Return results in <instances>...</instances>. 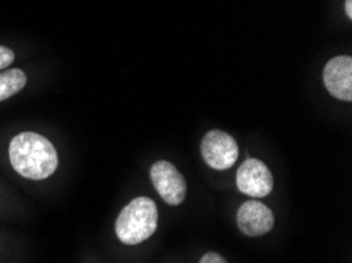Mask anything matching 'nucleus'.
Returning a JSON list of instances; mask_svg holds the SVG:
<instances>
[{"instance_id":"f257e3e1","label":"nucleus","mask_w":352,"mask_h":263,"mask_svg":"<svg viewBox=\"0 0 352 263\" xmlns=\"http://www.w3.org/2000/svg\"><path fill=\"white\" fill-rule=\"evenodd\" d=\"M10 163L19 175L29 180H45L54 174L58 164L57 152L38 133H21L10 144Z\"/></svg>"},{"instance_id":"f03ea898","label":"nucleus","mask_w":352,"mask_h":263,"mask_svg":"<svg viewBox=\"0 0 352 263\" xmlns=\"http://www.w3.org/2000/svg\"><path fill=\"white\" fill-rule=\"evenodd\" d=\"M158 225L155 202L148 197H136L120 211L116 221V235L122 243L136 246L152 237Z\"/></svg>"},{"instance_id":"7ed1b4c3","label":"nucleus","mask_w":352,"mask_h":263,"mask_svg":"<svg viewBox=\"0 0 352 263\" xmlns=\"http://www.w3.org/2000/svg\"><path fill=\"white\" fill-rule=\"evenodd\" d=\"M201 155L207 165L215 170L231 169L239 158V145L231 134L212 130L202 137Z\"/></svg>"},{"instance_id":"20e7f679","label":"nucleus","mask_w":352,"mask_h":263,"mask_svg":"<svg viewBox=\"0 0 352 263\" xmlns=\"http://www.w3.org/2000/svg\"><path fill=\"white\" fill-rule=\"evenodd\" d=\"M153 187L168 205H180L186 197V181L177 168L169 161H157L151 169Z\"/></svg>"},{"instance_id":"39448f33","label":"nucleus","mask_w":352,"mask_h":263,"mask_svg":"<svg viewBox=\"0 0 352 263\" xmlns=\"http://www.w3.org/2000/svg\"><path fill=\"white\" fill-rule=\"evenodd\" d=\"M237 187L245 196L265 197L274 190V175L263 161L248 158L237 170Z\"/></svg>"},{"instance_id":"423d86ee","label":"nucleus","mask_w":352,"mask_h":263,"mask_svg":"<svg viewBox=\"0 0 352 263\" xmlns=\"http://www.w3.org/2000/svg\"><path fill=\"white\" fill-rule=\"evenodd\" d=\"M237 225L247 237H263L275 225V216L267 205L259 201H247L237 211Z\"/></svg>"},{"instance_id":"0eeeda50","label":"nucleus","mask_w":352,"mask_h":263,"mask_svg":"<svg viewBox=\"0 0 352 263\" xmlns=\"http://www.w3.org/2000/svg\"><path fill=\"white\" fill-rule=\"evenodd\" d=\"M322 78L330 95L341 101L352 100V57H333L325 65Z\"/></svg>"},{"instance_id":"6e6552de","label":"nucleus","mask_w":352,"mask_h":263,"mask_svg":"<svg viewBox=\"0 0 352 263\" xmlns=\"http://www.w3.org/2000/svg\"><path fill=\"white\" fill-rule=\"evenodd\" d=\"M25 84H28V76L23 69L13 68L0 73V101L19 93L25 87Z\"/></svg>"},{"instance_id":"1a4fd4ad","label":"nucleus","mask_w":352,"mask_h":263,"mask_svg":"<svg viewBox=\"0 0 352 263\" xmlns=\"http://www.w3.org/2000/svg\"><path fill=\"white\" fill-rule=\"evenodd\" d=\"M14 60V52L7 46H0V69H5L12 65Z\"/></svg>"},{"instance_id":"9d476101","label":"nucleus","mask_w":352,"mask_h":263,"mask_svg":"<svg viewBox=\"0 0 352 263\" xmlns=\"http://www.w3.org/2000/svg\"><path fill=\"white\" fill-rule=\"evenodd\" d=\"M199 263H228V262L226 259H223L220 254H217V252H207Z\"/></svg>"},{"instance_id":"9b49d317","label":"nucleus","mask_w":352,"mask_h":263,"mask_svg":"<svg viewBox=\"0 0 352 263\" xmlns=\"http://www.w3.org/2000/svg\"><path fill=\"white\" fill-rule=\"evenodd\" d=\"M344 12H346V16L351 19L352 18V0H346L344 2Z\"/></svg>"}]
</instances>
